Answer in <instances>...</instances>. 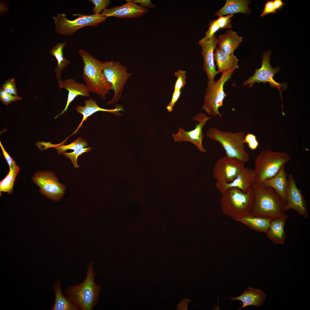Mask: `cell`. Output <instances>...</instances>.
<instances>
[{"label": "cell", "mask_w": 310, "mask_h": 310, "mask_svg": "<svg viewBox=\"0 0 310 310\" xmlns=\"http://www.w3.org/2000/svg\"><path fill=\"white\" fill-rule=\"evenodd\" d=\"M0 146L1 150L8 164L9 168H11L16 164L15 161L6 152L0 141Z\"/></svg>", "instance_id": "cell-42"}, {"label": "cell", "mask_w": 310, "mask_h": 310, "mask_svg": "<svg viewBox=\"0 0 310 310\" xmlns=\"http://www.w3.org/2000/svg\"><path fill=\"white\" fill-rule=\"evenodd\" d=\"M290 160L286 152L264 150L256 157L253 170L254 183H262L275 175Z\"/></svg>", "instance_id": "cell-5"}, {"label": "cell", "mask_w": 310, "mask_h": 310, "mask_svg": "<svg viewBox=\"0 0 310 310\" xmlns=\"http://www.w3.org/2000/svg\"><path fill=\"white\" fill-rule=\"evenodd\" d=\"M79 53L84 63L82 76L86 85L90 92L105 99L106 95L112 90V86L103 74L104 62L85 50L80 49Z\"/></svg>", "instance_id": "cell-4"}, {"label": "cell", "mask_w": 310, "mask_h": 310, "mask_svg": "<svg viewBox=\"0 0 310 310\" xmlns=\"http://www.w3.org/2000/svg\"><path fill=\"white\" fill-rule=\"evenodd\" d=\"M85 106H82L79 105L75 108L76 111L83 115V119L76 130L71 135L77 133L79 128L82 126L84 121H86L87 118L91 116L94 113L99 111H106L115 114L118 116L121 115L119 113L120 111H123V109L121 106L117 105L116 108L113 109H107L102 108L99 107L96 101L93 98H90L84 101Z\"/></svg>", "instance_id": "cell-19"}, {"label": "cell", "mask_w": 310, "mask_h": 310, "mask_svg": "<svg viewBox=\"0 0 310 310\" xmlns=\"http://www.w3.org/2000/svg\"><path fill=\"white\" fill-rule=\"evenodd\" d=\"M11 95L17 96V90L16 84L13 78L9 79L3 84L1 89Z\"/></svg>", "instance_id": "cell-33"}, {"label": "cell", "mask_w": 310, "mask_h": 310, "mask_svg": "<svg viewBox=\"0 0 310 310\" xmlns=\"http://www.w3.org/2000/svg\"><path fill=\"white\" fill-rule=\"evenodd\" d=\"M244 142L245 144H247L249 148L252 150H256L259 144L256 136L251 133H248L245 135Z\"/></svg>", "instance_id": "cell-37"}, {"label": "cell", "mask_w": 310, "mask_h": 310, "mask_svg": "<svg viewBox=\"0 0 310 310\" xmlns=\"http://www.w3.org/2000/svg\"><path fill=\"white\" fill-rule=\"evenodd\" d=\"M218 38V48L229 53H233L242 41V37L231 29L219 35Z\"/></svg>", "instance_id": "cell-23"}, {"label": "cell", "mask_w": 310, "mask_h": 310, "mask_svg": "<svg viewBox=\"0 0 310 310\" xmlns=\"http://www.w3.org/2000/svg\"><path fill=\"white\" fill-rule=\"evenodd\" d=\"M92 149V147L82 148L74 150L70 153L63 152L62 154L64 156L67 157L71 160L75 168H78L79 166L77 164V159L79 156L85 152H90Z\"/></svg>", "instance_id": "cell-31"}, {"label": "cell", "mask_w": 310, "mask_h": 310, "mask_svg": "<svg viewBox=\"0 0 310 310\" xmlns=\"http://www.w3.org/2000/svg\"><path fill=\"white\" fill-rule=\"evenodd\" d=\"M251 187L254 195L251 215L272 220L288 216L284 210L285 204L272 188L262 183H254Z\"/></svg>", "instance_id": "cell-1"}, {"label": "cell", "mask_w": 310, "mask_h": 310, "mask_svg": "<svg viewBox=\"0 0 310 310\" xmlns=\"http://www.w3.org/2000/svg\"><path fill=\"white\" fill-rule=\"evenodd\" d=\"M55 300L52 306V310H81L76 304L69 301L64 296L61 288L59 281H57L53 284Z\"/></svg>", "instance_id": "cell-27"}, {"label": "cell", "mask_w": 310, "mask_h": 310, "mask_svg": "<svg viewBox=\"0 0 310 310\" xmlns=\"http://www.w3.org/2000/svg\"><path fill=\"white\" fill-rule=\"evenodd\" d=\"M95 277L94 263L91 261L85 280L77 285L68 286L64 291L67 299L81 310H92L98 303L101 287L95 282Z\"/></svg>", "instance_id": "cell-2"}, {"label": "cell", "mask_w": 310, "mask_h": 310, "mask_svg": "<svg viewBox=\"0 0 310 310\" xmlns=\"http://www.w3.org/2000/svg\"><path fill=\"white\" fill-rule=\"evenodd\" d=\"M0 99L5 105H7L13 102L17 101L22 99V98L13 95L8 93L0 89Z\"/></svg>", "instance_id": "cell-36"}, {"label": "cell", "mask_w": 310, "mask_h": 310, "mask_svg": "<svg viewBox=\"0 0 310 310\" xmlns=\"http://www.w3.org/2000/svg\"><path fill=\"white\" fill-rule=\"evenodd\" d=\"M271 54V50L263 53L261 61V67L255 70L254 75L244 82L243 86L248 85L249 87H251L256 83L262 82L265 84L266 82H269L271 87L273 88L275 87L277 88L282 99V92L286 89L287 85L285 82L279 83L274 80V75L279 71L280 68L277 67L274 68L271 67L270 63Z\"/></svg>", "instance_id": "cell-10"}, {"label": "cell", "mask_w": 310, "mask_h": 310, "mask_svg": "<svg viewBox=\"0 0 310 310\" xmlns=\"http://www.w3.org/2000/svg\"><path fill=\"white\" fill-rule=\"evenodd\" d=\"M209 25V28L206 32V36L204 37L206 40L212 38L215 35V33L220 29L216 20H211Z\"/></svg>", "instance_id": "cell-38"}, {"label": "cell", "mask_w": 310, "mask_h": 310, "mask_svg": "<svg viewBox=\"0 0 310 310\" xmlns=\"http://www.w3.org/2000/svg\"><path fill=\"white\" fill-rule=\"evenodd\" d=\"M287 217H282L272 220L266 233L268 238L276 244H283L286 240L284 226Z\"/></svg>", "instance_id": "cell-24"}, {"label": "cell", "mask_w": 310, "mask_h": 310, "mask_svg": "<svg viewBox=\"0 0 310 310\" xmlns=\"http://www.w3.org/2000/svg\"><path fill=\"white\" fill-rule=\"evenodd\" d=\"M32 179L39 187L41 193L49 199L59 200L65 193V186L58 182L54 173L51 171L36 172Z\"/></svg>", "instance_id": "cell-11"}, {"label": "cell", "mask_w": 310, "mask_h": 310, "mask_svg": "<svg viewBox=\"0 0 310 310\" xmlns=\"http://www.w3.org/2000/svg\"><path fill=\"white\" fill-rule=\"evenodd\" d=\"M9 171L5 177L0 182V192H6L10 194L13 192L15 179L20 171V168L16 164L9 168Z\"/></svg>", "instance_id": "cell-29"}, {"label": "cell", "mask_w": 310, "mask_h": 310, "mask_svg": "<svg viewBox=\"0 0 310 310\" xmlns=\"http://www.w3.org/2000/svg\"><path fill=\"white\" fill-rule=\"evenodd\" d=\"M220 206L222 213L236 221L251 215L254 195L251 187L246 193L235 188H229L222 193Z\"/></svg>", "instance_id": "cell-3"}, {"label": "cell", "mask_w": 310, "mask_h": 310, "mask_svg": "<svg viewBox=\"0 0 310 310\" xmlns=\"http://www.w3.org/2000/svg\"><path fill=\"white\" fill-rule=\"evenodd\" d=\"M212 118L205 114L199 113L195 115L192 118L193 120L198 121L194 129L189 131H186L183 127H179L178 132L176 134L172 133L174 141L176 142H188L194 144L201 153L206 152L202 145V141L205 136L202 129L206 122Z\"/></svg>", "instance_id": "cell-12"}, {"label": "cell", "mask_w": 310, "mask_h": 310, "mask_svg": "<svg viewBox=\"0 0 310 310\" xmlns=\"http://www.w3.org/2000/svg\"><path fill=\"white\" fill-rule=\"evenodd\" d=\"M88 144L87 142L80 137L75 141L67 145H55L56 148L59 154H62L68 150H75L87 146Z\"/></svg>", "instance_id": "cell-30"}, {"label": "cell", "mask_w": 310, "mask_h": 310, "mask_svg": "<svg viewBox=\"0 0 310 310\" xmlns=\"http://www.w3.org/2000/svg\"><path fill=\"white\" fill-rule=\"evenodd\" d=\"M287 175L284 166H283L275 175L262 183L266 185L273 188L280 196L285 204L287 201Z\"/></svg>", "instance_id": "cell-20"}, {"label": "cell", "mask_w": 310, "mask_h": 310, "mask_svg": "<svg viewBox=\"0 0 310 310\" xmlns=\"http://www.w3.org/2000/svg\"><path fill=\"white\" fill-rule=\"evenodd\" d=\"M94 7L92 9L94 14H100L104 9L108 7L110 3L109 0H90Z\"/></svg>", "instance_id": "cell-34"}, {"label": "cell", "mask_w": 310, "mask_h": 310, "mask_svg": "<svg viewBox=\"0 0 310 310\" xmlns=\"http://www.w3.org/2000/svg\"><path fill=\"white\" fill-rule=\"evenodd\" d=\"M135 4H140L142 7L146 8H153L156 7V6L152 3L150 0H131Z\"/></svg>", "instance_id": "cell-41"}, {"label": "cell", "mask_w": 310, "mask_h": 310, "mask_svg": "<svg viewBox=\"0 0 310 310\" xmlns=\"http://www.w3.org/2000/svg\"><path fill=\"white\" fill-rule=\"evenodd\" d=\"M233 16V15L230 14L225 16H221L216 20L220 29H224L226 28L231 29L232 26L231 18Z\"/></svg>", "instance_id": "cell-35"}, {"label": "cell", "mask_w": 310, "mask_h": 310, "mask_svg": "<svg viewBox=\"0 0 310 310\" xmlns=\"http://www.w3.org/2000/svg\"><path fill=\"white\" fill-rule=\"evenodd\" d=\"M104 63L103 74L114 92L112 99L107 103L113 104L121 97L125 85L133 73L128 72L127 67L119 62L112 61Z\"/></svg>", "instance_id": "cell-9"}, {"label": "cell", "mask_w": 310, "mask_h": 310, "mask_svg": "<svg viewBox=\"0 0 310 310\" xmlns=\"http://www.w3.org/2000/svg\"><path fill=\"white\" fill-rule=\"evenodd\" d=\"M214 59L218 73H222L238 68V59L233 53H228L217 47L214 52Z\"/></svg>", "instance_id": "cell-21"}, {"label": "cell", "mask_w": 310, "mask_h": 310, "mask_svg": "<svg viewBox=\"0 0 310 310\" xmlns=\"http://www.w3.org/2000/svg\"><path fill=\"white\" fill-rule=\"evenodd\" d=\"M206 135L221 144L226 156L238 159L245 163L249 160V154L245 148L244 140L245 134L243 132H232L222 131L216 127L209 128Z\"/></svg>", "instance_id": "cell-6"}, {"label": "cell", "mask_w": 310, "mask_h": 310, "mask_svg": "<svg viewBox=\"0 0 310 310\" xmlns=\"http://www.w3.org/2000/svg\"><path fill=\"white\" fill-rule=\"evenodd\" d=\"M249 3L246 0H227L224 6L216 12L214 15L219 17L238 13L249 15L251 12L248 6Z\"/></svg>", "instance_id": "cell-25"}, {"label": "cell", "mask_w": 310, "mask_h": 310, "mask_svg": "<svg viewBox=\"0 0 310 310\" xmlns=\"http://www.w3.org/2000/svg\"><path fill=\"white\" fill-rule=\"evenodd\" d=\"M67 43V42L65 41L62 43H57L54 47L51 48L49 51V54L54 56L57 62V66L54 69L56 73V77L60 89L62 82L61 79L62 71L70 63V62L64 57L63 55V48Z\"/></svg>", "instance_id": "cell-26"}, {"label": "cell", "mask_w": 310, "mask_h": 310, "mask_svg": "<svg viewBox=\"0 0 310 310\" xmlns=\"http://www.w3.org/2000/svg\"><path fill=\"white\" fill-rule=\"evenodd\" d=\"M287 191V201L284 210L293 209L304 218L308 217V213L305 199L301 191L297 187L294 176L289 175L288 177Z\"/></svg>", "instance_id": "cell-14"}, {"label": "cell", "mask_w": 310, "mask_h": 310, "mask_svg": "<svg viewBox=\"0 0 310 310\" xmlns=\"http://www.w3.org/2000/svg\"><path fill=\"white\" fill-rule=\"evenodd\" d=\"M177 79L175 82L174 90H181L187 84L186 80L187 78V73L185 70H179L174 73Z\"/></svg>", "instance_id": "cell-32"}, {"label": "cell", "mask_w": 310, "mask_h": 310, "mask_svg": "<svg viewBox=\"0 0 310 310\" xmlns=\"http://www.w3.org/2000/svg\"><path fill=\"white\" fill-rule=\"evenodd\" d=\"M182 92L181 90H174L171 100L166 107L168 112H171L173 111V108L179 99Z\"/></svg>", "instance_id": "cell-39"}, {"label": "cell", "mask_w": 310, "mask_h": 310, "mask_svg": "<svg viewBox=\"0 0 310 310\" xmlns=\"http://www.w3.org/2000/svg\"><path fill=\"white\" fill-rule=\"evenodd\" d=\"M76 15L78 17L73 20L67 19V15L64 13H58L56 17L53 16L56 32L63 36L71 35L81 28L97 26L106 19L100 14Z\"/></svg>", "instance_id": "cell-8"}, {"label": "cell", "mask_w": 310, "mask_h": 310, "mask_svg": "<svg viewBox=\"0 0 310 310\" xmlns=\"http://www.w3.org/2000/svg\"><path fill=\"white\" fill-rule=\"evenodd\" d=\"M63 88L67 90L68 93L66 105L63 111L55 117L56 119L66 112L70 104L77 96H79L89 97L90 91L86 85L77 82L71 78H68L62 80L60 89Z\"/></svg>", "instance_id": "cell-18"}, {"label": "cell", "mask_w": 310, "mask_h": 310, "mask_svg": "<svg viewBox=\"0 0 310 310\" xmlns=\"http://www.w3.org/2000/svg\"><path fill=\"white\" fill-rule=\"evenodd\" d=\"M253 183V169L245 167L231 182L227 183L223 181H217L216 186L221 194L229 188H238L246 193Z\"/></svg>", "instance_id": "cell-17"}, {"label": "cell", "mask_w": 310, "mask_h": 310, "mask_svg": "<svg viewBox=\"0 0 310 310\" xmlns=\"http://www.w3.org/2000/svg\"><path fill=\"white\" fill-rule=\"evenodd\" d=\"M272 220L269 218L253 216L251 214L243 216L237 221L252 230L266 233Z\"/></svg>", "instance_id": "cell-28"}, {"label": "cell", "mask_w": 310, "mask_h": 310, "mask_svg": "<svg viewBox=\"0 0 310 310\" xmlns=\"http://www.w3.org/2000/svg\"><path fill=\"white\" fill-rule=\"evenodd\" d=\"M245 163L238 159L226 156L218 159L215 163L213 175L217 181L231 182L245 167Z\"/></svg>", "instance_id": "cell-13"}, {"label": "cell", "mask_w": 310, "mask_h": 310, "mask_svg": "<svg viewBox=\"0 0 310 310\" xmlns=\"http://www.w3.org/2000/svg\"><path fill=\"white\" fill-rule=\"evenodd\" d=\"M198 43L202 48L201 53L204 59V71L206 73L208 80H213L218 73L216 69L214 59V51L217 48L218 38L216 34L209 40L204 38L198 41Z\"/></svg>", "instance_id": "cell-15"}, {"label": "cell", "mask_w": 310, "mask_h": 310, "mask_svg": "<svg viewBox=\"0 0 310 310\" xmlns=\"http://www.w3.org/2000/svg\"><path fill=\"white\" fill-rule=\"evenodd\" d=\"M266 294L263 290L249 287L245 290L240 296L230 298L231 300H237L241 301L243 305L239 310L249 305H252L257 307L261 306L265 300Z\"/></svg>", "instance_id": "cell-22"}, {"label": "cell", "mask_w": 310, "mask_h": 310, "mask_svg": "<svg viewBox=\"0 0 310 310\" xmlns=\"http://www.w3.org/2000/svg\"><path fill=\"white\" fill-rule=\"evenodd\" d=\"M274 7L276 10L281 9L284 5L286 4L284 3L282 0H273Z\"/></svg>", "instance_id": "cell-44"}, {"label": "cell", "mask_w": 310, "mask_h": 310, "mask_svg": "<svg viewBox=\"0 0 310 310\" xmlns=\"http://www.w3.org/2000/svg\"><path fill=\"white\" fill-rule=\"evenodd\" d=\"M234 70H230L222 73L220 78L216 81L213 80L207 82L202 108L208 115L222 117L219 109L223 105L224 100L227 96L224 91V86L231 78Z\"/></svg>", "instance_id": "cell-7"}, {"label": "cell", "mask_w": 310, "mask_h": 310, "mask_svg": "<svg viewBox=\"0 0 310 310\" xmlns=\"http://www.w3.org/2000/svg\"><path fill=\"white\" fill-rule=\"evenodd\" d=\"M276 11L273 4V0L267 1L260 16L263 17L268 14L276 13Z\"/></svg>", "instance_id": "cell-40"}, {"label": "cell", "mask_w": 310, "mask_h": 310, "mask_svg": "<svg viewBox=\"0 0 310 310\" xmlns=\"http://www.w3.org/2000/svg\"><path fill=\"white\" fill-rule=\"evenodd\" d=\"M0 16L7 14L9 10V6L8 3L5 1H1L0 2Z\"/></svg>", "instance_id": "cell-43"}, {"label": "cell", "mask_w": 310, "mask_h": 310, "mask_svg": "<svg viewBox=\"0 0 310 310\" xmlns=\"http://www.w3.org/2000/svg\"><path fill=\"white\" fill-rule=\"evenodd\" d=\"M126 1L127 3L121 5L104 9L100 14L106 18L113 16L120 18H136L149 12L148 8L135 4L131 0Z\"/></svg>", "instance_id": "cell-16"}]
</instances>
